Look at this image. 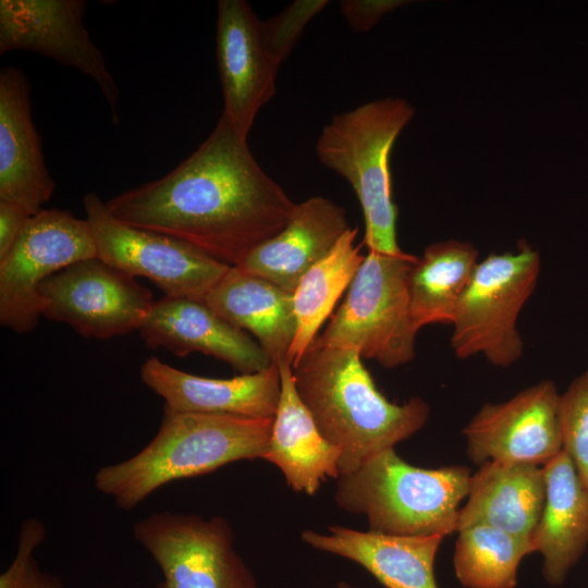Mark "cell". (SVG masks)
Returning a JSON list of instances; mask_svg holds the SVG:
<instances>
[{
  "instance_id": "obj_1",
  "label": "cell",
  "mask_w": 588,
  "mask_h": 588,
  "mask_svg": "<svg viewBox=\"0 0 588 588\" xmlns=\"http://www.w3.org/2000/svg\"><path fill=\"white\" fill-rule=\"evenodd\" d=\"M222 113L200 146L164 176L106 203L119 221L186 242L230 266L287 223L295 203Z\"/></svg>"
},
{
  "instance_id": "obj_2",
  "label": "cell",
  "mask_w": 588,
  "mask_h": 588,
  "mask_svg": "<svg viewBox=\"0 0 588 588\" xmlns=\"http://www.w3.org/2000/svg\"><path fill=\"white\" fill-rule=\"evenodd\" d=\"M354 348L316 339L292 366L297 393L319 431L341 450L340 476L419 431L430 407L421 397L390 402Z\"/></svg>"
},
{
  "instance_id": "obj_3",
  "label": "cell",
  "mask_w": 588,
  "mask_h": 588,
  "mask_svg": "<svg viewBox=\"0 0 588 588\" xmlns=\"http://www.w3.org/2000/svg\"><path fill=\"white\" fill-rule=\"evenodd\" d=\"M272 422L273 418L163 408L155 437L132 457L100 467L94 486L119 509L133 510L173 481L238 461L264 460Z\"/></svg>"
},
{
  "instance_id": "obj_4",
  "label": "cell",
  "mask_w": 588,
  "mask_h": 588,
  "mask_svg": "<svg viewBox=\"0 0 588 588\" xmlns=\"http://www.w3.org/2000/svg\"><path fill=\"white\" fill-rule=\"evenodd\" d=\"M470 476L466 466H413L392 448L340 476L334 499L342 510L366 516L369 530L445 537L457 531L460 504L468 494Z\"/></svg>"
},
{
  "instance_id": "obj_5",
  "label": "cell",
  "mask_w": 588,
  "mask_h": 588,
  "mask_svg": "<svg viewBox=\"0 0 588 588\" xmlns=\"http://www.w3.org/2000/svg\"><path fill=\"white\" fill-rule=\"evenodd\" d=\"M415 114L402 98H382L334 115L316 143L319 161L343 176L360 204L368 252L399 256L397 208L392 198L390 155Z\"/></svg>"
},
{
  "instance_id": "obj_6",
  "label": "cell",
  "mask_w": 588,
  "mask_h": 588,
  "mask_svg": "<svg viewBox=\"0 0 588 588\" xmlns=\"http://www.w3.org/2000/svg\"><path fill=\"white\" fill-rule=\"evenodd\" d=\"M417 257L368 252L343 304L316 340L354 348L385 368L411 362L419 329L411 314L408 278Z\"/></svg>"
},
{
  "instance_id": "obj_7",
  "label": "cell",
  "mask_w": 588,
  "mask_h": 588,
  "mask_svg": "<svg viewBox=\"0 0 588 588\" xmlns=\"http://www.w3.org/2000/svg\"><path fill=\"white\" fill-rule=\"evenodd\" d=\"M540 270L538 250L524 240L516 253L491 254L477 264L451 323V348L457 358L481 354L494 366L509 367L522 357L517 318Z\"/></svg>"
},
{
  "instance_id": "obj_8",
  "label": "cell",
  "mask_w": 588,
  "mask_h": 588,
  "mask_svg": "<svg viewBox=\"0 0 588 588\" xmlns=\"http://www.w3.org/2000/svg\"><path fill=\"white\" fill-rule=\"evenodd\" d=\"M132 531L162 573L157 588H259L221 516L155 512Z\"/></svg>"
},
{
  "instance_id": "obj_9",
  "label": "cell",
  "mask_w": 588,
  "mask_h": 588,
  "mask_svg": "<svg viewBox=\"0 0 588 588\" xmlns=\"http://www.w3.org/2000/svg\"><path fill=\"white\" fill-rule=\"evenodd\" d=\"M83 206L97 257L149 279L166 296L205 301L231 267L186 242L119 221L94 192L84 196Z\"/></svg>"
},
{
  "instance_id": "obj_10",
  "label": "cell",
  "mask_w": 588,
  "mask_h": 588,
  "mask_svg": "<svg viewBox=\"0 0 588 588\" xmlns=\"http://www.w3.org/2000/svg\"><path fill=\"white\" fill-rule=\"evenodd\" d=\"M94 257L97 248L87 220L57 208L33 215L12 249L0 260L1 326L16 333L32 331L42 316V282Z\"/></svg>"
},
{
  "instance_id": "obj_11",
  "label": "cell",
  "mask_w": 588,
  "mask_h": 588,
  "mask_svg": "<svg viewBox=\"0 0 588 588\" xmlns=\"http://www.w3.org/2000/svg\"><path fill=\"white\" fill-rule=\"evenodd\" d=\"M39 293L44 317L99 340L138 330L155 304L151 292L134 277L98 257L52 274Z\"/></svg>"
},
{
  "instance_id": "obj_12",
  "label": "cell",
  "mask_w": 588,
  "mask_h": 588,
  "mask_svg": "<svg viewBox=\"0 0 588 588\" xmlns=\"http://www.w3.org/2000/svg\"><path fill=\"white\" fill-rule=\"evenodd\" d=\"M85 0H1L0 53L26 50L76 69L99 86L119 124L120 91L84 24Z\"/></svg>"
},
{
  "instance_id": "obj_13",
  "label": "cell",
  "mask_w": 588,
  "mask_h": 588,
  "mask_svg": "<svg viewBox=\"0 0 588 588\" xmlns=\"http://www.w3.org/2000/svg\"><path fill=\"white\" fill-rule=\"evenodd\" d=\"M560 393L543 380L510 400L486 403L462 430L476 465L489 461L544 465L563 449Z\"/></svg>"
},
{
  "instance_id": "obj_14",
  "label": "cell",
  "mask_w": 588,
  "mask_h": 588,
  "mask_svg": "<svg viewBox=\"0 0 588 588\" xmlns=\"http://www.w3.org/2000/svg\"><path fill=\"white\" fill-rule=\"evenodd\" d=\"M217 62L222 113L248 137L258 111L275 93L280 63L267 47L264 21L244 0L218 2Z\"/></svg>"
},
{
  "instance_id": "obj_15",
  "label": "cell",
  "mask_w": 588,
  "mask_h": 588,
  "mask_svg": "<svg viewBox=\"0 0 588 588\" xmlns=\"http://www.w3.org/2000/svg\"><path fill=\"white\" fill-rule=\"evenodd\" d=\"M138 332L149 348L163 347L179 357L200 352L242 373L259 372L272 364L255 340L204 301L164 296L155 302Z\"/></svg>"
},
{
  "instance_id": "obj_16",
  "label": "cell",
  "mask_w": 588,
  "mask_h": 588,
  "mask_svg": "<svg viewBox=\"0 0 588 588\" xmlns=\"http://www.w3.org/2000/svg\"><path fill=\"white\" fill-rule=\"evenodd\" d=\"M140 378L173 412L273 418L281 393L275 363L259 372L217 379L185 372L151 356L143 363Z\"/></svg>"
},
{
  "instance_id": "obj_17",
  "label": "cell",
  "mask_w": 588,
  "mask_h": 588,
  "mask_svg": "<svg viewBox=\"0 0 588 588\" xmlns=\"http://www.w3.org/2000/svg\"><path fill=\"white\" fill-rule=\"evenodd\" d=\"M30 88L22 70L7 66L0 72V200L33 216L50 200L54 181L33 122Z\"/></svg>"
},
{
  "instance_id": "obj_18",
  "label": "cell",
  "mask_w": 588,
  "mask_h": 588,
  "mask_svg": "<svg viewBox=\"0 0 588 588\" xmlns=\"http://www.w3.org/2000/svg\"><path fill=\"white\" fill-rule=\"evenodd\" d=\"M348 229L343 207L322 196L310 197L295 205L277 235L254 248L235 267L293 293L301 278L332 250Z\"/></svg>"
},
{
  "instance_id": "obj_19",
  "label": "cell",
  "mask_w": 588,
  "mask_h": 588,
  "mask_svg": "<svg viewBox=\"0 0 588 588\" xmlns=\"http://www.w3.org/2000/svg\"><path fill=\"white\" fill-rule=\"evenodd\" d=\"M444 536H401L330 526L328 534L304 530L314 549L348 559L385 588H439L434 561Z\"/></svg>"
},
{
  "instance_id": "obj_20",
  "label": "cell",
  "mask_w": 588,
  "mask_h": 588,
  "mask_svg": "<svg viewBox=\"0 0 588 588\" xmlns=\"http://www.w3.org/2000/svg\"><path fill=\"white\" fill-rule=\"evenodd\" d=\"M281 393L264 460L277 466L296 492L315 494L327 478L339 479L341 450L319 431L301 400L292 365L278 364Z\"/></svg>"
},
{
  "instance_id": "obj_21",
  "label": "cell",
  "mask_w": 588,
  "mask_h": 588,
  "mask_svg": "<svg viewBox=\"0 0 588 588\" xmlns=\"http://www.w3.org/2000/svg\"><path fill=\"white\" fill-rule=\"evenodd\" d=\"M542 469L546 498L530 543L532 551L543 556L546 581L560 586L588 546V490L563 450Z\"/></svg>"
},
{
  "instance_id": "obj_22",
  "label": "cell",
  "mask_w": 588,
  "mask_h": 588,
  "mask_svg": "<svg viewBox=\"0 0 588 588\" xmlns=\"http://www.w3.org/2000/svg\"><path fill=\"white\" fill-rule=\"evenodd\" d=\"M467 497L457 531L482 524L530 538L544 504V473L534 464L489 461L470 476Z\"/></svg>"
},
{
  "instance_id": "obj_23",
  "label": "cell",
  "mask_w": 588,
  "mask_h": 588,
  "mask_svg": "<svg viewBox=\"0 0 588 588\" xmlns=\"http://www.w3.org/2000/svg\"><path fill=\"white\" fill-rule=\"evenodd\" d=\"M204 302L230 323L255 335L272 363L287 360L296 334L292 292L231 266Z\"/></svg>"
},
{
  "instance_id": "obj_24",
  "label": "cell",
  "mask_w": 588,
  "mask_h": 588,
  "mask_svg": "<svg viewBox=\"0 0 588 588\" xmlns=\"http://www.w3.org/2000/svg\"><path fill=\"white\" fill-rule=\"evenodd\" d=\"M478 255L471 243L448 240L428 245L417 257L408 278V294L411 314L418 329L431 323H452Z\"/></svg>"
},
{
  "instance_id": "obj_25",
  "label": "cell",
  "mask_w": 588,
  "mask_h": 588,
  "mask_svg": "<svg viewBox=\"0 0 588 588\" xmlns=\"http://www.w3.org/2000/svg\"><path fill=\"white\" fill-rule=\"evenodd\" d=\"M358 228L348 229L332 250L314 265L293 291L296 334L287 360L294 366L317 338L321 324L352 283L365 256L355 246Z\"/></svg>"
},
{
  "instance_id": "obj_26",
  "label": "cell",
  "mask_w": 588,
  "mask_h": 588,
  "mask_svg": "<svg viewBox=\"0 0 588 588\" xmlns=\"http://www.w3.org/2000/svg\"><path fill=\"white\" fill-rule=\"evenodd\" d=\"M532 552L530 538L471 525L458 531L454 573L465 588H515L519 563Z\"/></svg>"
},
{
  "instance_id": "obj_27",
  "label": "cell",
  "mask_w": 588,
  "mask_h": 588,
  "mask_svg": "<svg viewBox=\"0 0 588 588\" xmlns=\"http://www.w3.org/2000/svg\"><path fill=\"white\" fill-rule=\"evenodd\" d=\"M562 446L588 490V367L560 395Z\"/></svg>"
},
{
  "instance_id": "obj_28",
  "label": "cell",
  "mask_w": 588,
  "mask_h": 588,
  "mask_svg": "<svg viewBox=\"0 0 588 588\" xmlns=\"http://www.w3.org/2000/svg\"><path fill=\"white\" fill-rule=\"evenodd\" d=\"M46 536L47 529L40 519L30 517L21 523L17 550L0 575V588H64L62 580L44 572L35 559V550Z\"/></svg>"
},
{
  "instance_id": "obj_29",
  "label": "cell",
  "mask_w": 588,
  "mask_h": 588,
  "mask_svg": "<svg viewBox=\"0 0 588 588\" xmlns=\"http://www.w3.org/2000/svg\"><path fill=\"white\" fill-rule=\"evenodd\" d=\"M326 0L294 1L277 16L264 21L267 47L281 64L290 54L306 24L319 13Z\"/></svg>"
},
{
  "instance_id": "obj_30",
  "label": "cell",
  "mask_w": 588,
  "mask_h": 588,
  "mask_svg": "<svg viewBox=\"0 0 588 588\" xmlns=\"http://www.w3.org/2000/svg\"><path fill=\"white\" fill-rule=\"evenodd\" d=\"M397 5V1L345 0L341 2V13L353 30L366 32Z\"/></svg>"
},
{
  "instance_id": "obj_31",
  "label": "cell",
  "mask_w": 588,
  "mask_h": 588,
  "mask_svg": "<svg viewBox=\"0 0 588 588\" xmlns=\"http://www.w3.org/2000/svg\"><path fill=\"white\" fill-rule=\"evenodd\" d=\"M30 217L23 207L0 200V260L12 249Z\"/></svg>"
},
{
  "instance_id": "obj_32",
  "label": "cell",
  "mask_w": 588,
  "mask_h": 588,
  "mask_svg": "<svg viewBox=\"0 0 588 588\" xmlns=\"http://www.w3.org/2000/svg\"><path fill=\"white\" fill-rule=\"evenodd\" d=\"M335 588H360V587L353 586L346 581H340L336 584Z\"/></svg>"
}]
</instances>
